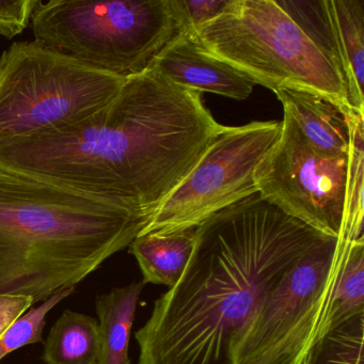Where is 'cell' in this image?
<instances>
[{
  "label": "cell",
  "instance_id": "cell-1",
  "mask_svg": "<svg viewBox=\"0 0 364 364\" xmlns=\"http://www.w3.org/2000/svg\"><path fill=\"white\" fill-rule=\"evenodd\" d=\"M227 129L201 93L149 69L127 78L106 107L80 122L0 144V167L152 218Z\"/></svg>",
  "mask_w": 364,
  "mask_h": 364
},
{
  "label": "cell",
  "instance_id": "cell-2",
  "mask_svg": "<svg viewBox=\"0 0 364 364\" xmlns=\"http://www.w3.org/2000/svg\"><path fill=\"white\" fill-rule=\"evenodd\" d=\"M327 237L259 193L206 219L180 280L135 333L137 364H234L262 300Z\"/></svg>",
  "mask_w": 364,
  "mask_h": 364
},
{
  "label": "cell",
  "instance_id": "cell-3",
  "mask_svg": "<svg viewBox=\"0 0 364 364\" xmlns=\"http://www.w3.org/2000/svg\"><path fill=\"white\" fill-rule=\"evenodd\" d=\"M151 217L0 167V294L44 302L129 247Z\"/></svg>",
  "mask_w": 364,
  "mask_h": 364
},
{
  "label": "cell",
  "instance_id": "cell-4",
  "mask_svg": "<svg viewBox=\"0 0 364 364\" xmlns=\"http://www.w3.org/2000/svg\"><path fill=\"white\" fill-rule=\"evenodd\" d=\"M36 41L119 77L148 71L183 33L176 0H38Z\"/></svg>",
  "mask_w": 364,
  "mask_h": 364
},
{
  "label": "cell",
  "instance_id": "cell-5",
  "mask_svg": "<svg viewBox=\"0 0 364 364\" xmlns=\"http://www.w3.org/2000/svg\"><path fill=\"white\" fill-rule=\"evenodd\" d=\"M210 54L274 93L306 91L350 109L338 72L276 0H231L193 31Z\"/></svg>",
  "mask_w": 364,
  "mask_h": 364
},
{
  "label": "cell",
  "instance_id": "cell-6",
  "mask_svg": "<svg viewBox=\"0 0 364 364\" xmlns=\"http://www.w3.org/2000/svg\"><path fill=\"white\" fill-rule=\"evenodd\" d=\"M125 80L36 40L16 42L0 55V144L80 122Z\"/></svg>",
  "mask_w": 364,
  "mask_h": 364
},
{
  "label": "cell",
  "instance_id": "cell-7",
  "mask_svg": "<svg viewBox=\"0 0 364 364\" xmlns=\"http://www.w3.org/2000/svg\"><path fill=\"white\" fill-rule=\"evenodd\" d=\"M347 244L325 238L284 274L245 326L234 364H298L330 331L332 296Z\"/></svg>",
  "mask_w": 364,
  "mask_h": 364
},
{
  "label": "cell",
  "instance_id": "cell-8",
  "mask_svg": "<svg viewBox=\"0 0 364 364\" xmlns=\"http://www.w3.org/2000/svg\"><path fill=\"white\" fill-rule=\"evenodd\" d=\"M282 121L228 127L153 214L142 234L197 228L217 213L257 193L255 170L274 146Z\"/></svg>",
  "mask_w": 364,
  "mask_h": 364
},
{
  "label": "cell",
  "instance_id": "cell-9",
  "mask_svg": "<svg viewBox=\"0 0 364 364\" xmlns=\"http://www.w3.org/2000/svg\"><path fill=\"white\" fill-rule=\"evenodd\" d=\"M348 154L313 150L289 114L274 146L255 170L257 193L285 214L340 240L344 223Z\"/></svg>",
  "mask_w": 364,
  "mask_h": 364
},
{
  "label": "cell",
  "instance_id": "cell-10",
  "mask_svg": "<svg viewBox=\"0 0 364 364\" xmlns=\"http://www.w3.org/2000/svg\"><path fill=\"white\" fill-rule=\"evenodd\" d=\"M150 69L184 88L236 101L248 99L255 85L248 76L210 54L193 33H180Z\"/></svg>",
  "mask_w": 364,
  "mask_h": 364
},
{
  "label": "cell",
  "instance_id": "cell-11",
  "mask_svg": "<svg viewBox=\"0 0 364 364\" xmlns=\"http://www.w3.org/2000/svg\"><path fill=\"white\" fill-rule=\"evenodd\" d=\"M276 95L283 114L293 119L313 150L332 157L348 154L349 129L344 108L306 91L281 90Z\"/></svg>",
  "mask_w": 364,
  "mask_h": 364
},
{
  "label": "cell",
  "instance_id": "cell-12",
  "mask_svg": "<svg viewBox=\"0 0 364 364\" xmlns=\"http://www.w3.org/2000/svg\"><path fill=\"white\" fill-rule=\"evenodd\" d=\"M336 33L340 76L350 109L364 112L363 0H328Z\"/></svg>",
  "mask_w": 364,
  "mask_h": 364
},
{
  "label": "cell",
  "instance_id": "cell-13",
  "mask_svg": "<svg viewBox=\"0 0 364 364\" xmlns=\"http://www.w3.org/2000/svg\"><path fill=\"white\" fill-rule=\"evenodd\" d=\"M196 230L142 234L132 242L129 253L139 264L144 284L172 287L180 280L195 248Z\"/></svg>",
  "mask_w": 364,
  "mask_h": 364
},
{
  "label": "cell",
  "instance_id": "cell-14",
  "mask_svg": "<svg viewBox=\"0 0 364 364\" xmlns=\"http://www.w3.org/2000/svg\"><path fill=\"white\" fill-rule=\"evenodd\" d=\"M144 283L134 282L97 296L95 301L100 332L97 364H131L132 328Z\"/></svg>",
  "mask_w": 364,
  "mask_h": 364
},
{
  "label": "cell",
  "instance_id": "cell-15",
  "mask_svg": "<svg viewBox=\"0 0 364 364\" xmlns=\"http://www.w3.org/2000/svg\"><path fill=\"white\" fill-rule=\"evenodd\" d=\"M99 323L84 313L65 310L44 341L46 364H97Z\"/></svg>",
  "mask_w": 364,
  "mask_h": 364
},
{
  "label": "cell",
  "instance_id": "cell-16",
  "mask_svg": "<svg viewBox=\"0 0 364 364\" xmlns=\"http://www.w3.org/2000/svg\"><path fill=\"white\" fill-rule=\"evenodd\" d=\"M349 129L348 172L344 223L340 240L353 242L363 235L364 120L362 112L345 109Z\"/></svg>",
  "mask_w": 364,
  "mask_h": 364
},
{
  "label": "cell",
  "instance_id": "cell-17",
  "mask_svg": "<svg viewBox=\"0 0 364 364\" xmlns=\"http://www.w3.org/2000/svg\"><path fill=\"white\" fill-rule=\"evenodd\" d=\"M364 313V238L348 242L332 296L330 330Z\"/></svg>",
  "mask_w": 364,
  "mask_h": 364
},
{
  "label": "cell",
  "instance_id": "cell-18",
  "mask_svg": "<svg viewBox=\"0 0 364 364\" xmlns=\"http://www.w3.org/2000/svg\"><path fill=\"white\" fill-rule=\"evenodd\" d=\"M364 313L334 328L298 364H364Z\"/></svg>",
  "mask_w": 364,
  "mask_h": 364
},
{
  "label": "cell",
  "instance_id": "cell-19",
  "mask_svg": "<svg viewBox=\"0 0 364 364\" xmlns=\"http://www.w3.org/2000/svg\"><path fill=\"white\" fill-rule=\"evenodd\" d=\"M75 287L59 291L39 306L23 315L16 323L0 338V360L8 353L27 345L44 343L43 329L46 325V315L63 299L71 296Z\"/></svg>",
  "mask_w": 364,
  "mask_h": 364
},
{
  "label": "cell",
  "instance_id": "cell-20",
  "mask_svg": "<svg viewBox=\"0 0 364 364\" xmlns=\"http://www.w3.org/2000/svg\"><path fill=\"white\" fill-rule=\"evenodd\" d=\"M231 0H176L183 33H193L223 14Z\"/></svg>",
  "mask_w": 364,
  "mask_h": 364
},
{
  "label": "cell",
  "instance_id": "cell-21",
  "mask_svg": "<svg viewBox=\"0 0 364 364\" xmlns=\"http://www.w3.org/2000/svg\"><path fill=\"white\" fill-rule=\"evenodd\" d=\"M38 0H0V36L14 39L31 22Z\"/></svg>",
  "mask_w": 364,
  "mask_h": 364
},
{
  "label": "cell",
  "instance_id": "cell-22",
  "mask_svg": "<svg viewBox=\"0 0 364 364\" xmlns=\"http://www.w3.org/2000/svg\"><path fill=\"white\" fill-rule=\"evenodd\" d=\"M33 304L31 296L0 294V338Z\"/></svg>",
  "mask_w": 364,
  "mask_h": 364
}]
</instances>
